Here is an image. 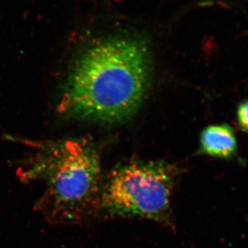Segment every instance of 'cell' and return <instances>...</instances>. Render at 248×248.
<instances>
[{"mask_svg":"<svg viewBox=\"0 0 248 248\" xmlns=\"http://www.w3.org/2000/svg\"><path fill=\"white\" fill-rule=\"evenodd\" d=\"M180 170L165 161L132 160L118 165L101 186L96 207L109 216L171 226V198Z\"/></svg>","mask_w":248,"mask_h":248,"instance_id":"obj_3","label":"cell"},{"mask_svg":"<svg viewBox=\"0 0 248 248\" xmlns=\"http://www.w3.org/2000/svg\"><path fill=\"white\" fill-rule=\"evenodd\" d=\"M20 177L46 184L41 205L49 215L74 221L96 207L102 186L100 158L86 139L40 143Z\"/></svg>","mask_w":248,"mask_h":248,"instance_id":"obj_2","label":"cell"},{"mask_svg":"<svg viewBox=\"0 0 248 248\" xmlns=\"http://www.w3.org/2000/svg\"><path fill=\"white\" fill-rule=\"evenodd\" d=\"M238 145L234 131L228 124L210 125L200 136V153L211 157L229 159L237 153Z\"/></svg>","mask_w":248,"mask_h":248,"instance_id":"obj_4","label":"cell"},{"mask_svg":"<svg viewBox=\"0 0 248 248\" xmlns=\"http://www.w3.org/2000/svg\"><path fill=\"white\" fill-rule=\"evenodd\" d=\"M152 74L147 41L130 34L107 36L86 48L74 62L58 111L78 120L125 122L142 105Z\"/></svg>","mask_w":248,"mask_h":248,"instance_id":"obj_1","label":"cell"},{"mask_svg":"<svg viewBox=\"0 0 248 248\" xmlns=\"http://www.w3.org/2000/svg\"><path fill=\"white\" fill-rule=\"evenodd\" d=\"M237 120L242 131L248 133V100L239 104L237 109Z\"/></svg>","mask_w":248,"mask_h":248,"instance_id":"obj_5","label":"cell"}]
</instances>
